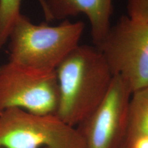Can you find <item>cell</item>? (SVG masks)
Returning a JSON list of instances; mask_svg holds the SVG:
<instances>
[{
    "instance_id": "obj_1",
    "label": "cell",
    "mask_w": 148,
    "mask_h": 148,
    "mask_svg": "<svg viewBox=\"0 0 148 148\" xmlns=\"http://www.w3.org/2000/svg\"><path fill=\"white\" fill-rule=\"evenodd\" d=\"M59 103L56 115L76 127L101 102L114 75L97 46H77L55 70Z\"/></svg>"
},
{
    "instance_id": "obj_3",
    "label": "cell",
    "mask_w": 148,
    "mask_h": 148,
    "mask_svg": "<svg viewBox=\"0 0 148 148\" xmlns=\"http://www.w3.org/2000/svg\"><path fill=\"white\" fill-rule=\"evenodd\" d=\"M0 148H84L80 133L56 114L13 108L0 112Z\"/></svg>"
},
{
    "instance_id": "obj_11",
    "label": "cell",
    "mask_w": 148,
    "mask_h": 148,
    "mask_svg": "<svg viewBox=\"0 0 148 148\" xmlns=\"http://www.w3.org/2000/svg\"><path fill=\"white\" fill-rule=\"evenodd\" d=\"M129 148H148V137H140L136 139Z\"/></svg>"
},
{
    "instance_id": "obj_6",
    "label": "cell",
    "mask_w": 148,
    "mask_h": 148,
    "mask_svg": "<svg viewBox=\"0 0 148 148\" xmlns=\"http://www.w3.org/2000/svg\"><path fill=\"white\" fill-rule=\"evenodd\" d=\"M132 94L124 79L114 75L101 102L76 127L84 148H122Z\"/></svg>"
},
{
    "instance_id": "obj_9",
    "label": "cell",
    "mask_w": 148,
    "mask_h": 148,
    "mask_svg": "<svg viewBox=\"0 0 148 148\" xmlns=\"http://www.w3.org/2000/svg\"><path fill=\"white\" fill-rule=\"evenodd\" d=\"M46 21L49 22L45 0H38ZM21 0H0V49L8 42V36L12 25L21 14Z\"/></svg>"
},
{
    "instance_id": "obj_7",
    "label": "cell",
    "mask_w": 148,
    "mask_h": 148,
    "mask_svg": "<svg viewBox=\"0 0 148 148\" xmlns=\"http://www.w3.org/2000/svg\"><path fill=\"white\" fill-rule=\"evenodd\" d=\"M49 20H66L82 14L91 27L95 45L100 43L111 26L112 0H45Z\"/></svg>"
},
{
    "instance_id": "obj_10",
    "label": "cell",
    "mask_w": 148,
    "mask_h": 148,
    "mask_svg": "<svg viewBox=\"0 0 148 148\" xmlns=\"http://www.w3.org/2000/svg\"><path fill=\"white\" fill-rule=\"evenodd\" d=\"M127 16L140 22H148V0H127Z\"/></svg>"
},
{
    "instance_id": "obj_4",
    "label": "cell",
    "mask_w": 148,
    "mask_h": 148,
    "mask_svg": "<svg viewBox=\"0 0 148 148\" xmlns=\"http://www.w3.org/2000/svg\"><path fill=\"white\" fill-rule=\"evenodd\" d=\"M95 46L112 74L124 79L132 93L148 86V22L122 16Z\"/></svg>"
},
{
    "instance_id": "obj_8",
    "label": "cell",
    "mask_w": 148,
    "mask_h": 148,
    "mask_svg": "<svg viewBox=\"0 0 148 148\" xmlns=\"http://www.w3.org/2000/svg\"><path fill=\"white\" fill-rule=\"evenodd\" d=\"M140 137H148V86L134 92L131 96L126 134L122 148H129Z\"/></svg>"
},
{
    "instance_id": "obj_5",
    "label": "cell",
    "mask_w": 148,
    "mask_h": 148,
    "mask_svg": "<svg viewBox=\"0 0 148 148\" xmlns=\"http://www.w3.org/2000/svg\"><path fill=\"white\" fill-rule=\"evenodd\" d=\"M58 103L55 71L34 69L10 61L0 65V112L17 108L40 115L56 114Z\"/></svg>"
},
{
    "instance_id": "obj_2",
    "label": "cell",
    "mask_w": 148,
    "mask_h": 148,
    "mask_svg": "<svg viewBox=\"0 0 148 148\" xmlns=\"http://www.w3.org/2000/svg\"><path fill=\"white\" fill-rule=\"evenodd\" d=\"M84 29L82 21L66 19L55 26L34 24L21 14L8 36L9 61L34 69L55 71L79 45Z\"/></svg>"
}]
</instances>
